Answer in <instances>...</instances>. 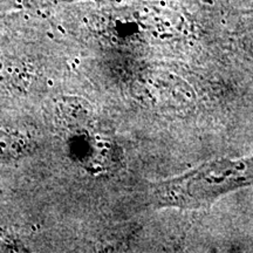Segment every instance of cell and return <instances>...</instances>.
Segmentation results:
<instances>
[{"label":"cell","instance_id":"6da1fadb","mask_svg":"<svg viewBox=\"0 0 253 253\" xmlns=\"http://www.w3.org/2000/svg\"><path fill=\"white\" fill-rule=\"evenodd\" d=\"M253 183V157L216 160L170 179L156 190L161 204L183 209L207 207L221 195Z\"/></svg>","mask_w":253,"mask_h":253},{"label":"cell","instance_id":"7a4b0ae2","mask_svg":"<svg viewBox=\"0 0 253 253\" xmlns=\"http://www.w3.org/2000/svg\"><path fill=\"white\" fill-rule=\"evenodd\" d=\"M28 143L17 132L0 130V160L9 161L27 153Z\"/></svg>","mask_w":253,"mask_h":253},{"label":"cell","instance_id":"3957f363","mask_svg":"<svg viewBox=\"0 0 253 253\" xmlns=\"http://www.w3.org/2000/svg\"><path fill=\"white\" fill-rule=\"evenodd\" d=\"M42 1H47V2H55V1H65V0H42Z\"/></svg>","mask_w":253,"mask_h":253}]
</instances>
